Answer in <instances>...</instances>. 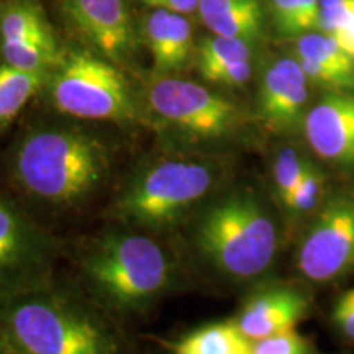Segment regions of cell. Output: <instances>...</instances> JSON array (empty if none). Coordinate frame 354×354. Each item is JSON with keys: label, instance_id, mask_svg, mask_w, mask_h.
Listing matches in <instances>:
<instances>
[{"label": "cell", "instance_id": "obj_12", "mask_svg": "<svg viewBox=\"0 0 354 354\" xmlns=\"http://www.w3.org/2000/svg\"><path fill=\"white\" fill-rule=\"evenodd\" d=\"M304 131L318 156L336 166L354 167V94H326L305 115Z\"/></svg>", "mask_w": 354, "mask_h": 354}, {"label": "cell", "instance_id": "obj_11", "mask_svg": "<svg viewBox=\"0 0 354 354\" xmlns=\"http://www.w3.org/2000/svg\"><path fill=\"white\" fill-rule=\"evenodd\" d=\"M74 30L110 61H125L136 44L125 0H59Z\"/></svg>", "mask_w": 354, "mask_h": 354}, {"label": "cell", "instance_id": "obj_5", "mask_svg": "<svg viewBox=\"0 0 354 354\" xmlns=\"http://www.w3.org/2000/svg\"><path fill=\"white\" fill-rule=\"evenodd\" d=\"M220 172L192 156H169L136 171L115 202L118 220L140 232H165L183 223L207 201Z\"/></svg>", "mask_w": 354, "mask_h": 354}, {"label": "cell", "instance_id": "obj_29", "mask_svg": "<svg viewBox=\"0 0 354 354\" xmlns=\"http://www.w3.org/2000/svg\"><path fill=\"white\" fill-rule=\"evenodd\" d=\"M349 56L354 57V15L349 19L346 24L339 26L333 35H330Z\"/></svg>", "mask_w": 354, "mask_h": 354}, {"label": "cell", "instance_id": "obj_31", "mask_svg": "<svg viewBox=\"0 0 354 354\" xmlns=\"http://www.w3.org/2000/svg\"><path fill=\"white\" fill-rule=\"evenodd\" d=\"M17 354H19V353H17Z\"/></svg>", "mask_w": 354, "mask_h": 354}, {"label": "cell", "instance_id": "obj_2", "mask_svg": "<svg viewBox=\"0 0 354 354\" xmlns=\"http://www.w3.org/2000/svg\"><path fill=\"white\" fill-rule=\"evenodd\" d=\"M0 336L19 354H117L107 326L44 284L0 299Z\"/></svg>", "mask_w": 354, "mask_h": 354}, {"label": "cell", "instance_id": "obj_7", "mask_svg": "<svg viewBox=\"0 0 354 354\" xmlns=\"http://www.w3.org/2000/svg\"><path fill=\"white\" fill-rule=\"evenodd\" d=\"M146 100L165 125L192 140H221L240 125L234 102L187 79L158 77L148 86Z\"/></svg>", "mask_w": 354, "mask_h": 354}, {"label": "cell", "instance_id": "obj_20", "mask_svg": "<svg viewBox=\"0 0 354 354\" xmlns=\"http://www.w3.org/2000/svg\"><path fill=\"white\" fill-rule=\"evenodd\" d=\"M50 74L30 73L0 63V130L19 117L25 105L41 91Z\"/></svg>", "mask_w": 354, "mask_h": 354}, {"label": "cell", "instance_id": "obj_15", "mask_svg": "<svg viewBox=\"0 0 354 354\" xmlns=\"http://www.w3.org/2000/svg\"><path fill=\"white\" fill-rule=\"evenodd\" d=\"M143 38L161 76L183 71L194 50L192 25L180 13L153 8L145 19Z\"/></svg>", "mask_w": 354, "mask_h": 354}, {"label": "cell", "instance_id": "obj_9", "mask_svg": "<svg viewBox=\"0 0 354 354\" xmlns=\"http://www.w3.org/2000/svg\"><path fill=\"white\" fill-rule=\"evenodd\" d=\"M53 254L46 234L0 196V299L44 284Z\"/></svg>", "mask_w": 354, "mask_h": 354}, {"label": "cell", "instance_id": "obj_26", "mask_svg": "<svg viewBox=\"0 0 354 354\" xmlns=\"http://www.w3.org/2000/svg\"><path fill=\"white\" fill-rule=\"evenodd\" d=\"M333 322L339 331L354 339V289L339 297L333 310Z\"/></svg>", "mask_w": 354, "mask_h": 354}, {"label": "cell", "instance_id": "obj_17", "mask_svg": "<svg viewBox=\"0 0 354 354\" xmlns=\"http://www.w3.org/2000/svg\"><path fill=\"white\" fill-rule=\"evenodd\" d=\"M251 44L240 38L212 33L197 46V68L205 81L218 86L238 87L253 74Z\"/></svg>", "mask_w": 354, "mask_h": 354}, {"label": "cell", "instance_id": "obj_27", "mask_svg": "<svg viewBox=\"0 0 354 354\" xmlns=\"http://www.w3.org/2000/svg\"><path fill=\"white\" fill-rule=\"evenodd\" d=\"M299 33L305 35L318 30L320 21V0H295Z\"/></svg>", "mask_w": 354, "mask_h": 354}, {"label": "cell", "instance_id": "obj_6", "mask_svg": "<svg viewBox=\"0 0 354 354\" xmlns=\"http://www.w3.org/2000/svg\"><path fill=\"white\" fill-rule=\"evenodd\" d=\"M50 92L61 113L84 120L131 122L136 117L131 88L107 57L69 51L50 76Z\"/></svg>", "mask_w": 354, "mask_h": 354}, {"label": "cell", "instance_id": "obj_30", "mask_svg": "<svg viewBox=\"0 0 354 354\" xmlns=\"http://www.w3.org/2000/svg\"><path fill=\"white\" fill-rule=\"evenodd\" d=\"M0 354H17L15 349H13L2 336H0Z\"/></svg>", "mask_w": 354, "mask_h": 354}, {"label": "cell", "instance_id": "obj_24", "mask_svg": "<svg viewBox=\"0 0 354 354\" xmlns=\"http://www.w3.org/2000/svg\"><path fill=\"white\" fill-rule=\"evenodd\" d=\"M353 15L354 0H320V21H318V30L325 35H333Z\"/></svg>", "mask_w": 354, "mask_h": 354}, {"label": "cell", "instance_id": "obj_25", "mask_svg": "<svg viewBox=\"0 0 354 354\" xmlns=\"http://www.w3.org/2000/svg\"><path fill=\"white\" fill-rule=\"evenodd\" d=\"M272 3V19L279 33L286 37H295L299 33L297 25V8L295 0H271Z\"/></svg>", "mask_w": 354, "mask_h": 354}, {"label": "cell", "instance_id": "obj_1", "mask_svg": "<svg viewBox=\"0 0 354 354\" xmlns=\"http://www.w3.org/2000/svg\"><path fill=\"white\" fill-rule=\"evenodd\" d=\"M110 171L107 146L77 128H41L21 140L13 177L32 198L50 207H76L91 198Z\"/></svg>", "mask_w": 354, "mask_h": 354}, {"label": "cell", "instance_id": "obj_3", "mask_svg": "<svg viewBox=\"0 0 354 354\" xmlns=\"http://www.w3.org/2000/svg\"><path fill=\"white\" fill-rule=\"evenodd\" d=\"M81 268L88 286L109 307L140 312L176 284V264L169 251L140 230H112L84 251Z\"/></svg>", "mask_w": 354, "mask_h": 354}, {"label": "cell", "instance_id": "obj_19", "mask_svg": "<svg viewBox=\"0 0 354 354\" xmlns=\"http://www.w3.org/2000/svg\"><path fill=\"white\" fill-rule=\"evenodd\" d=\"M253 342L236 323L216 322L190 331L174 344V354H253Z\"/></svg>", "mask_w": 354, "mask_h": 354}, {"label": "cell", "instance_id": "obj_28", "mask_svg": "<svg viewBox=\"0 0 354 354\" xmlns=\"http://www.w3.org/2000/svg\"><path fill=\"white\" fill-rule=\"evenodd\" d=\"M143 2L151 8L180 13V15H190L198 10V0H143Z\"/></svg>", "mask_w": 354, "mask_h": 354}, {"label": "cell", "instance_id": "obj_23", "mask_svg": "<svg viewBox=\"0 0 354 354\" xmlns=\"http://www.w3.org/2000/svg\"><path fill=\"white\" fill-rule=\"evenodd\" d=\"M253 354H310V344L295 330L253 342Z\"/></svg>", "mask_w": 354, "mask_h": 354}, {"label": "cell", "instance_id": "obj_18", "mask_svg": "<svg viewBox=\"0 0 354 354\" xmlns=\"http://www.w3.org/2000/svg\"><path fill=\"white\" fill-rule=\"evenodd\" d=\"M198 15L212 33L240 38L250 44L263 35L261 0H198Z\"/></svg>", "mask_w": 354, "mask_h": 354}, {"label": "cell", "instance_id": "obj_21", "mask_svg": "<svg viewBox=\"0 0 354 354\" xmlns=\"http://www.w3.org/2000/svg\"><path fill=\"white\" fill-rule=\"evenodd\" d=\"M305 162L307 159L292 148H284L277 154L276 162H274V184H276V192L282 205H287L290 201L292 194L297 187L300 177H302Z\"/></svg>", "mask_w": 354, "mask_h": 354}, {"label": "cell", "instance_id": "obj_22", "mask_svg": "<svg viewBox=\"0 0 354 354\" xmlns=\"http://www.w3.org/2000/svg\"><path fill=\"white\" fill-rule=\"evenodd\" d=\"M323 189V174L315 165L305 162L302 177L292 194L286 209L294 215H305L318 205Z\"/></svg>", "mask_w": 354, "mask_h": 354}, {"label": "cell", "instance_id": "obj_16", "mask_svg": "<svg viewBox=\"0 0 354 354\" xmlns=\"http://www.w3.org/2000/svg\"><path fill=\"white\" fill-rule=\"evenodd\" d=\"M295 53L310 82L330 91L354 88V57L330 35L315 32L300 35Z\"/></svg>", "mask_w": 354, "mask_h": 354}, {"label": "cell", "instance_id": "obj_13", "mask_svg": "<svg viewBox=\"0 0 354 354\" xmlns=\"http://www.w3.org/2000/svg\"><path fill=\"white\" fill-rule=\"evenodd\" d=\"M308 82L299 61L292 57H282L266 69L259 88V115L269 130L286 133L304 125Z\"/></svg>", "mask_w": 354, "mask_h": 354}, {"label": "cell", "instance_id": "obj_4", "mask_svg": "<svg viewBox=\"0 0 354 354\" xmlns=\"http://www.w3.org/2000/svg\"><path fill=\"white\" fill-rule=\"evenodd\" d=\"M192 241L215 271L248 281L271 268L279 250V232L261 198L250 190H238L201 212Z\"/></svg>", "mask_w": 354, "mask_h": 354}, {"label": "cell", "instance_id": "obj_14", "mask_svg": "<svg viewBox=\"0 0 354 354\" xmlns=\"http://www.w3.org/2000/svg\"><path fill=\"white\" fill-rule=\"evenodd\" d=\"M307 295L292 287H274L243 305L234 323L251 342L295 330L308 312Z\"/></svg>", "mask_w": 354, "mask_h": 354}, {"label": "cell", "instance_id": "obj_10", "mask_svg": "<svg viewBox=\"0 0 354 354\" xmlns=\"http://www.w3.org/2000/svg\"><path fill=\"white\" fill-rule=\"evenodd\" d=\"M0 53L6 63L30 73L50 74L64 55L35 0H10L0 10Z\"/></svg>", "mask_w": 354, "mask_h": 354}, {"label": "cell", "instance_id": "obj_8", "mask_svg": "<svg viewBox=\"0 0 354 354\" xmlns=\"http://www.w3.org/2000/svg\"><path fill=\"white\" fill-rule=\"evenodd\" d=\"M297 268L318 284L354 271V194H338L322 207L300 241Z\"/></svg>", "mask_w": 354, "mask_h": 354}]
</instances>
